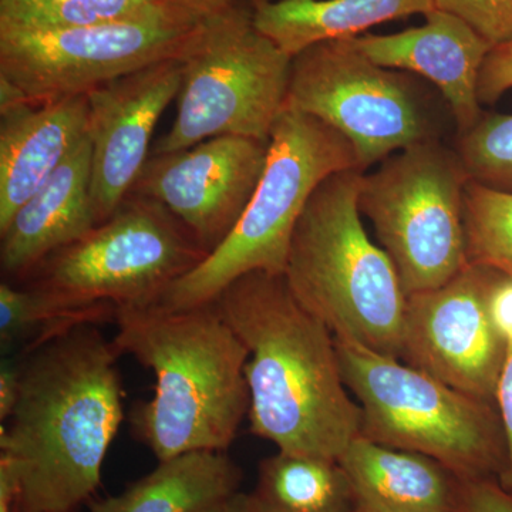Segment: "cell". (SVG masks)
Here are the masks:
<instances>
[{
	"instance_id": "cell-1",
	"label": "cell",
	"mask_w": 512,
	"mask_h": 512,
	"mask_svg": "<svg viewBox=\"0 0 512 512\" xmlns=\"http://www.w3.org/2000/svg\"><path fill=\"white\" fill-rule=\"evenodd\" d=\"M120 355L93 323L18 355L19 399L0 424V460L15 471L19 512H73L96 493L124 419Z\"/></svg>"
},
{
	"instance_id": "cell-2",
	"label": "cell",
	"mask_w": 512,
	"mask_h": 512,
	"mask_svg": "<svg viewBox=\"0 0 512 512\" xmlns=\"http://www.w3.org/2000/svg\"><path fill=\"white\" fill-rule=\"evenodd\" d=\"M212 302L249 352L251 433L285 453L339 460L360 436L362 410L343 380L332 330L284 275L251 272Z\"/></svg>"
},
{
	"instance_id": "cell-3",
	"label": "cell",
	"mask_w": 512,
	"mask_h": 512,
	"mask_svg": "<svg viewBox=\"0 0 512 512\" xmlns=\"http://www.w3.org/2000/svg\"><path fill=\"white\" fill-rule=\"evenodd\" d=\"M114 343L156 375L131 429L158 461L227 451L249 412V352L214 302L184 311L119 309Z\"/></svg>"
},
{
	"instance_id": "cell-4",
	"label": "cell",
	"mask_w": 512,
	"mask_h": 512,
	"mask_svg": "<svg viewBox=\"0 0 512 512\" xmlns=\"http://www.w3.org/2000/svg\"><path fill=\"white\" fill-rule=\"evenodd\" d=\"M363 171L330 175L293 231L285 279L333 335L400 359L407 295L396 266L367 235L359 210Z\"/></svg>"
},
{
	"instance_id": "cell-5",
	"label": "cell",
	"mask_w": 512,
	"mask_h": 512,
	"mask_svg": "<svg viewBox=\"0 0 512 512\" xmlns=\"http://www.w3.org/2000/svg\"><path fill=\"white\" fill-rule=\"evenodd\" d=\"M345 170L362 168L342 134L308 114L282 111L269 137L264 173L237 227L154 306L184 311L214 301L251 272L285 275L293 231L309 198L323 180Z\"/></svg>"
},
{
	"instance_id": "cell-6",
	"label": "cell",
	"mask_w": 512,
	"mask_h": 512,
	"mask_svg": "<svg viewBox=\"0 0 512 512\" xmlns=\"http://www.w3.org/2000/svg\"><path fill=\"white\" fill-rule=\"evenodd\" d=\"M335 342L343 380L362 410L360 436L434 458L463 481L503 476L497 406L355 340Z\"/></svg>"
},
{
	"instance_id": "cell-7",
	"label": "cell",
	"mask_w": 512,
	"mask_h": 512,
	"mask_svg": "<svg viewBox=\"0 0 512 512\" xmlns=\"http://www.w3.org/2000/svg\"><path fill=\"white\" fill-rule=\"evenodd\" d=\"M207 256L164 205L128 194L109 220L47 256L18 285L64 312L151 308Z\"/></svg>"
},
{
	"instance_id": "cell-8",
	"label": "cell",
	"mask_w": 512,
	"mask_h": 512,
	"mask_svg": "<svg viewBox=\"0 0 512 512\" xmlns=\"http://www.w3.org/2000/svg\"><path fill=\"white\" fill-rule=\"evenodd\" d=\"M180 62L177 114L151 154L221 136L269 140L285 110L292 57L259 32L249 2L202 20Z\"/></svg>"
},
{
	"instance_id": "cell-9",
	"label": "cell",
	"mask_w": 512,
	"mask_h": 512,
	"mask_svg": "<svg viewBox=\"0 0 512 512\" xmlns=\"http://www.w3.org/2000/svg\"><path fill=\"white\" fill-rule=\"evenodd\" d=\"M468 180L456 148L441 140L404 148L363 173L360 214L372 222L407 296L447 284L468 265Z\"/></svg>"
},
{
	"instance_id": "cell-10",
	"label": "cell",
	"mask_w": 512,
	"mask_h": 512,
	"mask_svg": "<svg viewBox=\"0 0 512 512\" xmlns=\"http://www.w3.org/2000/svg\"><path fill=\"white\" fill-rule=\"evenodd\" d=\"M285 109L342 134L365 173L397 151L440 140L436 114L420 84L409 73L372 62L353 39L316 43L292 57Z\"/></svg>"
},
{
	"instance_id": "cell-11",
	"label": "cell",
	"mask_w": 512,
	"mask_h": 512,
	"mask_svg": "<svg viewBox=\"0 0 512 512\" xmlns=\"http://www.w3.org/2000/svg\"><path fill=\"white\" fill-rule=\"evenodd\" d=\"M202 20L165 3L101 25L0 29V80L35 103L87 96L150 64L180 59Z\"/></svg>"
},
{
	"instance_id": "cell-12",
	"label": "cell",
	"mask_w": 512,
	"mask_h": 512,
	"mask_svg": "<svg viewBox=\"0 0 512 512\" xmlns=\"http://www.w3.org/2000/svg\"><path fill=\"white\" fill-rule=\"evenodd\" d=\"M494 276L468 264L447 284L407 296L400 360L495 406L508 340L491 316Z\"/></svg>"
},
{
	"instance_id": "cell-13",
	"label": "cell",
	"mask_w": 512,
	"mask_h": 512,
	"mask_svg": "<svg viewBox=\"0 0 512 512\" xmlns=\"http://www.w3.org/2000/svg\"><path fill=\"white\" fill-rule=\"evenodd\" d=\"M268 141L221 136L167 154H151L130 194L164 205L208 255L237 227L258 187Z\"/></svg>"
},
{
	"instance_id": "cell-14",
	"label": "cell",
	"mask_w": 512,
	"mask_h": 512,
	"mask_svg": "<svg viewBox=\"0 0 512 512\" xmlns=\"http://www.w3.org/2000/svg\"><path fill=\"white\" fill-rule=\"evenodd\" d=\"M183 83L180 59L150 64L87 94L97 224L119 208L150 157L151 138Z\"/></svg>"
},
{
	"instance_id": "cell-15",
	"label": "cell",
	"mask_w": 512,
	"mask_h": 512,
	"mask_svg": "<svg viewBox=\"0 0 512 512\" xmlns=\"http://www.w3.org/2000/svg\"><path fill=\"white\" fill-rule=\"evenodd\" d=\"M424 18V25L417 28L392 35L365 33L353 42L379 66L414 73L433 83L446 100L460 136L483 117L478 80L493 46L456 13L436 8Z\"/></svg>"
},
{
	"instance_id": "cell-16",
	"label": "cell",
	"mask_w": 512,
	"mask_h": 512,
	"mask_svg": "<svg viewBox=\"0 0 512 512\" xmlns=\"http://www.w3.org/2000/svg\"><path fill=\"white\" fill-rule=\"evenodd\" d=\"M89 131L87 96L0 109V231Z\"/></svg>"
},
{
	"instance_id": "cell-17",
	"label": "cell",
	"mask_w": 512,
	"mask_h": 512,
	"mask_svg": "<svg viewBox=\"0 0 512 512\" xmlns=\"http://www.w3.org/2000/svg\"><path fill=\"white\" fill-rule=\"evenodd\" d=\"M92 160L89 136L0 231V266L9 282L19 284L47 256L99 225L92 198Z\"/></svg>"
},
{
	"instance_id": "cell-18",
	"label": "cell",
	"mask_w": 512,
	"mask_h": 512,
	"mask_svg": "<svg viewBox=\"0 0 512 512\" xmlns=\"http://www.w3.org/2000/svg\"><path fill=\"white\" fill-rule=\"evenodd\" d=\"M338 461L356 512H461L463 480L434 458L357 436Z\"/></svg>"
},
{
	"instance_id": "cell-19",
	"label": "cell",
	"mask_w": 512,
	"mask_h": 512,
	"mask_svg": "<svg viewBox=\"0 0 512 512\" xmlns=\"http://www.w3.org/2000/svg\"><path fill=\"white\" fill-rule=\"evenodd\" d=\"M259 32L291 57L316 43L355 39L392 20L426 15L436 0H248Z\"/></svg>"
},
{
	"instance_id": "cell-20",
	"label": "cell",
	"mask_w": 512,
	"mask_h": 512,
	"mask_svg": "<svg viewBox=\"0 0 512 512\" xmlns=\"http://www.w3.org/2000/svg\"><path fill=\"white\" fill-rule=\"evenodd\" d=\"M241 481L225 451H191L160 461L123 493L92 501L90 512H200L237 494Z\"/></svg>"
},
{
	"instance_id": "cell-21",
	"label": "cell",
	"mask_w": 512,
	"mask_h": 512,
	"mask_svg": "<svg viewBox=\"0 0 512 512\" xmlns=\"http://www.w3.org/2000/svg\"><path fill=\"white\" fill-rule=\"evenodd\" d=\"M252 497L258 512H356L338 460L285 451L261 461Z\"/></svg>"
},
{
	"instance_id": "cell-22",
	"label": "cell",
	"mask_w": 512,
	"mask_h": 512,
	"mask_svg": "<svg viewBox=\"0 0 512 512\" xmlns=\"http://www.w3.org/2000/svg\"><path fill=\"white\" fill-rule=\"evenodd\" d=\"M165 3L171 0H0V29L53 30L101 25L133 18Z\"/></svg>"
},
{
	"instance_id": "cell-23",
	"label": "cell",
	"mask_w": 512,
	"mask_h": 512,
	"mask_svg": "<svg viewBox=\"0 0 512 512\" xmlns=\"http://www.w3.org/2000/svg\"><path fill=\"white\" fill-rule=\"evenodd\" d=\"M464 229L468 264L512 278V194L468 180Z\"/></svg>"
},
{
	"instance_id": "cell-24",
	"label": "cell",
	"mask_w": 512,
	"mask_h": 512,
	"mask_svg": "<svg viewBox=\"0 0 512 512\" xmlns=\"http://www.w3.org/2000/svg\"><path fill=\"white\" fill-rule=\"evenodd\" d=\"M456 151L474 183L512 194V114H483L457 136Z\"/></svg>"
},
{
	"instance_id": "cell-25",
	"label": "cell",
	"mask_w": 512,
	"mask_h": 512,
	"mask_svg": "<svg viewBox=\"0 0 512 512\" xmlns=\"http://www.w3.org/2000/svg\"><path fill=\"white\" fill-rule=\"evenodd\" d=\"M436 6L466 20L493 47L512 42V0H436Z\"/></svg>"
},
{
	"instance_id": "cell-26",
	"label": "cell",
	"mask_w": 512,
	"mask_h": 512,
	"mask_svg": "<svg viewBox=\"0 0 512 512\" xmlns=\"http://www.w3.org/2000/svg\"><path fill=\"white\" fill-rule=\"evenodd\" d=\"M512 90V42L495 46L488 53L478 80V100L494 104Z\"/></svg>"
},
{
	"instance_id": "cell-27",
	"label": "cell",
	"mask_w": 512,
	"mask_h": 512,
	"mask_svg": "<svg viewBox=\"0 0 512 512\" xmlns=\"http://www.w3.org/2000/svg\"><path fill=\"white\" fill-rule=\"evenodd\" d=\"M461 512H512V493L495 478L463 481Z\"/></svg>"
},
{
	"instance_id": "cell-28",
	"label": "cell",
	"mask_w": 512,
	"mask_h": 512,
	"mask_svg": "<svg viewBox=\"0 0 512 512\" xmlns=\"http://www.w3.org/2000/svg\"><path fill=\"white\" fill-rule=\"evenodd\" d=\"M495 406L500 414L507 448V466L500 483L512 493V342H508L507 356L495 394Z\"/></svg>"
},
{
	"instance_id": "cell-29",
	"label": "cell",
	"mask_w": 512,
	"mask_h": 512,
	"mask_svg": "<svg viewBox=\"0 0 512 512\" xmlns=\"http://www.w3.org/2000/svg\"><path fill=\"white\" fill-rule=\"evenodd\" d=\"M490 311L495 326L512 342V278L497 271L490 289Z\"/></svg>"
},
{
	"instance_id": "cell-30",
	"label": "cell",
	"mask_w": 512,
	"mask_h": 512,
	"mask_svg": "<svg viewBox=\"0 0 512 512\" xmlns=\"http://www.w3.org/2000/svg\"><path fill=\"white\" fill-rule=\"evenodd\" d=\"M20 393V366L18 356H5L0 365V421L6 423L12 416ZM0 423V424H2Z\"/></svg>"
},
{
	"instance_id": "cell-31",
	"label": "cell",
	"mask_w": 512,
	"mask_h": 512,
	"mask_svg": "<svg viewBox=\"0 0 512 512\" xmlns=\"http://www.w3.org/2000/svg\"><path fill=\"white\" fill-rule=\"evenodd\" d=\"M171 2L187 10L195 18L205 19L234 5L237 0H171Z\"/></svg>"
},
{
	"instance_id": "cell-32",
	"label": "cell",
	"mask_w": 512,
	"mask_h": 512,
	"mask_svg": "<svg viewBox=\"0 0 512 512\" xmlns=\"http://www.w3.org/2000/svg\"><path fill=\"white\" fill-rule=\"evenodd\" d=\"M200 512H258L252 494H245L238 491L237 494L225 498L220 503L211 505Z\"/></svg>"
}]
</instances>
